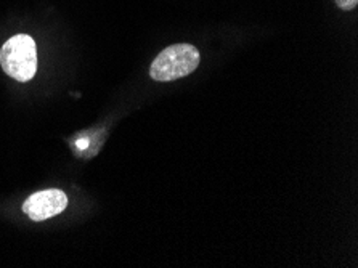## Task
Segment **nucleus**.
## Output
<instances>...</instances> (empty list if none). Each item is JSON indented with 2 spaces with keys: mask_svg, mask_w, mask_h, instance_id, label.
I'll use <instances>...</instances> for the list:
<instances>
[{
  "mask_svg": "<svg viewBox=\"0 0 358 268\" xmlns=\"http://www.w3.org/2000/svg\"><path fill=\"white\" fill-rule=\"evenodd\" d=\"M0 64L10 78L28 82L37 73V47L28 34L10 37L0 50Z\"/></svg>",
  "mask_w": 358,
  "mask_h": 268,
  "instance_id": "obj_1",
  "label": "nucleus"
},
{
  "mask_svg": "<svg viewBox=\"0 0 358 268\" xmlns=\"http://www.w3.org/2000/svg\"><path fill=\"white\" fill-rule=\"evenodd\" d=\"M199 64V52L189 43H176L162 50L150 68V76L158 82H172L192 74Z\"/></svg>",
  "mask_w": 358,
  "mask_h": 268,
  "instance_id": "obj_2",
  "label": "nucleus"
},
{
  "mask_svg": "<svg viewBox=\"0 0 358 268\" xmlns=\"http://www.w3.org/2000/svg\"><path fill=\"white\" fill-rule=\"evenodd\" d=\"M68 198L62 190H45L37 191L24 201L23 211L31 220L42 222L52 218L66 209Z\"/></svg>",
  "mask_w": 358,
  "mask_h": 268,
  "instance_id": "obj_3",
  "label": "nucleus"
},
{
  "mask_svg": "<svg viewBox=\"0 0 358 268\" xmlns=\"http://www.w3.org/2000/svg\"><path fill=\"white\" fill-rule=\"evenodd\" d=\"M334 2L341 10H345V12H347V10H352V8L357 7L358 0H334Z\"/></svg>",
  "mask_w": 358,
  "mask_h": 268,
  "instance_id": "obj_4",
  "label": "nucleus"
},
{
  "mask_svg": "<svg viewBox=\"0 0 358 268\" xmlns=\"http://www.w3.org/2000/svg\"><path fill=\"white\" fill-rule=\"evenodd\" d=\"M89 145H90V141H89V139H80V140H78V141H76V146H78L80 151H84V150H87V148H89Z\"/></svg>",
  "mask_w": 358,
  "mask_h": 268,
  "instance_id": "obj_5",
  "label": "nucleus"
}]
</instances>
